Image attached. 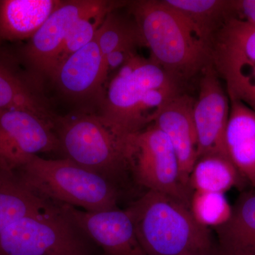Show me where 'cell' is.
<instances>
[{"label": "cell", "mask_w": 255, "mask_h": 255, "mask_svg": "<svg viewBox=\"0 0 255 255\" xmlns=\"http://www.w3.org/2000/svg\"><path fill=\"white\" fill-rule=\"evenodd\" d=\"M189 209L198 223L206 228H217L227 223L232 215L233 206L225 194L192 191Z\"/></svg>", "instance_id": "24"}, {"label": "cell", "mask_w": 255, "mask_h": 255, "mask_svg": "<svg viewBox=\"0 0 255 255\" xmlns=\"http://www.w3.org/2000/svg\"><path fill=\"white\" fill-rule=\"evenodd\" d=\"M199 88V97L195 100L193 112L198 157L218 155L229 159L225 135L229 118L230 100L214 64L206 67L201 73Z\"/></svg>", "instance_id": "11"}, {"label": "cell", "mask_w": 255, "mask_h": 255, "mask_svg": "<svg viewBox=\"0 0 255 255\" xmlns=\"http://www.w3.org/2000/svg\"><path fill=\"white\" fill-rule=\"evenodd\" d=\"M126 6L127 5L107 8L78 19L69 32L55 60L51 73L58 65L63 63L69 56L76 53L95 39L97 30L109 13Z\"/></svg>", "instance_id": "25"}, {"label": "cell", "mask_w": 255, "mask_h": 255, "mask_svg": "<svg viewBox=\"0 0 255 255\" xmlns=\"http://www.w3.org/2000/svg\"><path fill=\"white\" fill-rule=\"evenodd\" d=\"M58 204L95 242L102 255H147L127 209L89 212Z\"/></svg>", "instance_id": "12"}, {"label": "cell", "mask_w": 255, "mask_h": 255, "mask_svg": "<svg viewBox=\"0 0 255 255\" xmlns=\"http://www.w3.org/2000/svg\"><path fill=\"white\" fill-rule=\"evenodd\" d=\"M61 0H0V41L31 38Z\"/></svg>", "instance_id": "16"}, {"label": "cell", "mask_w": 255, "mask_h": 255, "mask_svg": "<svg viewBox=\"0 0 255 255\" xmlns=\"http://www.w3.org/2000/svg\"><path fill=\"white\" fill-rule=\"evenodd\" d=\"M100 251L58 204L0 233V255H102Z\"/></svg>", "instance_id": "6"}, {"label": "cell", "mask_w": 255, "mask_h": 255, "mask_svg": "<svg viewBox=\"0 0 255 255\" xmlns=\"http://www.w3.org/2000/svg\"><path fill=\"white\" fill-rule=\"evenodd\" d=\"M127 210L147 255H213L209 228L175 198L147 191Z\"/></svg>", "instance_id": "3"}, {"label": "cell", "mask_w": 255, "mask_h": 255, "mask_svg": "<svg viewBox=\"0 0 255 255\" xmlns=\"http://www.w3.org/2000/svg\"><path fill=\"white\" fill-rule=\"evenodd\" d=\"M245 179L227 157L209 155L199 157L189 178L191 190L222 193L239 187Z\"/></svg>", "instance_id": "21"}, {"label": "cell", "mask_w": 255, "mask_h": 255, "mask_svg": "<svg viewBox=\"0 0 255 255\" xmlns=\"http://www.w3.org/2000/svg\"><path fill=\"white\" fill-rule=\"evenodd\" d=\"M48 79L62 96L81 107L82 112L100 110L105 100L107 76L95 38L58 65Z\"/></svg>", "instance_id": "10"}, {"label": "cell", "mask_w": 255, "mask_h": 255, "mask_svg": "<svg viewBox=\"0 0 255 255\" xmlns=\"http://www.w3.org/2000/svg\"><path fill=\"white\" fill-rule=\"evenodd\" d=\"M38 195L89 212L119 209V191L114 183L67 158L34 156L14 172Z\"/></svg>", "instance_id": "4"}, {"label": "cell", "mask_w": 255, "mask_h": 255, "mask_svg": "<svg viewBox=\"0 0 255 255\" xmlns=\"http://www.w3.org/2000/svg\"><path fill=\"white\" fill-rule=\"evenodd\" d=\"M132 15L150 60L182 85L213 63L212 50L196 36L177 11L163 0L129 1Z\"/></svg>", "instance_id": "2"}, {"label": "cell", "mask_w": 255, "mask_h": 255, "mask_svg": "<svg viewBox=\"0 0 255 255\" xmlns=\"http://www.w3.org/2000/svg\"><path fill=\"white\" fill-rule=\"evenodd\" d=\"M211 50L214 64L255 63V26L236 16L230 18L215 37Z\"/></svg>", "instance_id": "20"}, {"label": "cell", "mask_w": 255, "mask_h": 255, "mask_svg": "<svg viewBox=\"0 0 255 255\" xmlns=\"http://www.w3.org/2000/svg\"><path fill=\"white\" fill-rule=\"evenodd\" d=\"M60 152L54 125L22 110L0 112V170L15 172L40 153Z\"/></svg>", "instance_id": "9"}, {"label": "cell", "mask_w": 255, "mask_h": 255, "mask_svg": "<svg viewBox=\"0 0 255 255\" xmlns=\"http://www.w3.org/2000/svg\"><path fill=\"white\" fill-rule=\"evenodd\" d=\"M195 100L182 93L169 101L156 114L152 124L163 132L173 146L178 162L181 180L189 187V178L198 158V140L194 126Z\"/></svg>", "instance_id": "13"}, {"label": "cell", "mask_w": 255, "mask_h": 255, "mask_svg": "<svg viewBox=\"0 0 255 255\" xmlns=\"http://www.w3.org/2000/svg\"><path fill=\"white\" fill-rule=\"evenodd\" d=\"M54 130L63 158L113 183L128 170L130 135L119 132L96 112L58 115Z\"/></svg>", "instance_id": "5"}, {"label": "cell", "mask_w": 255, "mask_h": 255, "mask_svg": "<svg viewBox=\"0 0 255 255\" xmlns=\"http://www.w3.org/2000/svg\"><path fill=\"white\" fill-rule=\"evenodd\" d=\"M111 11L100 25L95 41L98 45L103 59L114 50L122 47L144 46L140 31L132 15Z\"/></svg>", "instance_id": "22"}, {"label": "cell", "mask_w": 255, "mask_h": 255, "mask_svg": "<svg viewBox=\"0 0 255 255\" xmlns=\"http://www.w3.org/2000/svg\"><path fill=\"white\" fill-rule=\"evenodd\" d=\"M127 1H63L21 49V56L33 80L48 78L69 32L83 16L107 8L125 6Z\"/></svg>", "instance_id": "8"}, {"label": "cell", "mask_w": 255, "mask_h": 255, "mask_svg": "<svg viewBox=\"0 0 255 255\" xmlns=\"http://www.w3.org/2000/svg\"><path fill=\"white\" fill-rule=\"evenodd\" d=\"M22 110L54 125L57 114L38 88V82L0 59V112Z\"/></svg>", "instance_id": "15"}, {"label": "cell", "mask_w": 255, "mask_h": 255, "mask_svg": "<svg viewBox=\"0 0 255 255\" xmlns=\"http://www.w3.org/2000/svg\"><path fill=\"white\" fill-rule=\"evenodd\" d=\"M215 229L220 255H255V191L242 194L228 222Z\"/></svg>", "instance_id": "17"}, {"label": "cell", "mask_w": 255, "mask_h": 255, "mask_svg": "<svg viewBox=\"0 0 255 255\" xmlns=\"http://www.w3.org/2000/svg\"></svg>", "instance_id": "28"}, {"label": "cell", "mask_w": 255, "mask_h": 255, "mask_svg": "<svg viewBox=\"0 0 255 255\" xmlns=\"http://www.w3.org/2000/svg\"><path fill=\"white\" fill-rule=\"evenodd\" d=\"M236 17L255 26V0H233Z\"/></svg>", "instance_id": "27"}, {"label": "cell", "mask_w": 255, "mask_h": 255, "mask_svg": "<svg viewBox=\"0 0 255 255\" xmlns=\"http://www.w3.org/2000/svg\"><path fill=\"white\" fill-rule=\"evenodd\" d=\"M182 85L153 60L137 53L117 70L106 90L99 115L124 135L141 131Z\"/></svg>", "instance_id": "1"}, {"label": "cell", "mask_w": 255, "mask_h": 255, "mask_svg": "<svg viewBox=\"0 0 255 255\" xmlns=\"http://www.w3.org/2000/svg\"><path fill=\"white\" fill-rule=\"evenodd\" d=\"M128 169L147 190L172 196L189 207L192 192L181 180L173 146L153 124L129 137Z\"/></svg>", "instance_id": "7"}, {"label": "cell", "mask_w": 255, "mask_h": 255, "mask_svg": "<svg viewBox=\"0 0 255 255\" xmlns=\"http://www.w3.org/2000/svg\"><path fill=\"white\" fill-rule=\"evenodd\" d=\"M230 101L226 152L238 172L255 188V112L241 101Z\"/></svg>", "instance_id": "14"}, {"label": "cell", "mask_w": 255, "mask_h": 255, "mask_svg": "<svg viewBox=\"0 0 255 255\" xmlns=\"http://www.w3.org/2000/svg\"><path fill=\"white\" fill-rule=\"evenodd\" d=\"M214 65L226 82L229 100L241 101L255 112V63L223 62Z\"/></svg>", "instance_id": "23"}, {"label": "cell", "mask_w": 255, "mask_h": 255, "mask_svg": "<svg viewBox=\"0 0 255 255\" xmlns=\"http://www.w3.org/2000/svg\"><path fill=\"white\" fill-rule=\"evenodd\" d=\"M138 47L129 46L122 47L114 50L104 60L106 75L108 78L109 75L115 70H118L124 65L137 54V48Z\"/></svg>", "instance_id": "26"}, {"label": "cell", "mask_w": 255, "mask_h": 255, "mask_svg": "<svg viewBox=\"0 0 255 255\" xmlns=\"http://www.w3.org/2000/svg\"><path fill=\"white\" fill-rule=\"evenodd\" d=\"M182 16L196 36L211 48L226 21L236 16L233 0H163Z\"/></svg>", "instance_id": "18"}, {"label": "cell", "mask_w": 255, "mask_h": 255, "mask_svg": "<svg viewBox=\"0 0 255 255\" xmlns=\"http://www.w3.org/2000/svg\"><path fill=\"white\" fill-rule=\"evenodd\" d=\"M55 205L26 187L14 172L0 170V233L19 220Z\"/></svg>", "instance_id": "19"}]
</instances>
